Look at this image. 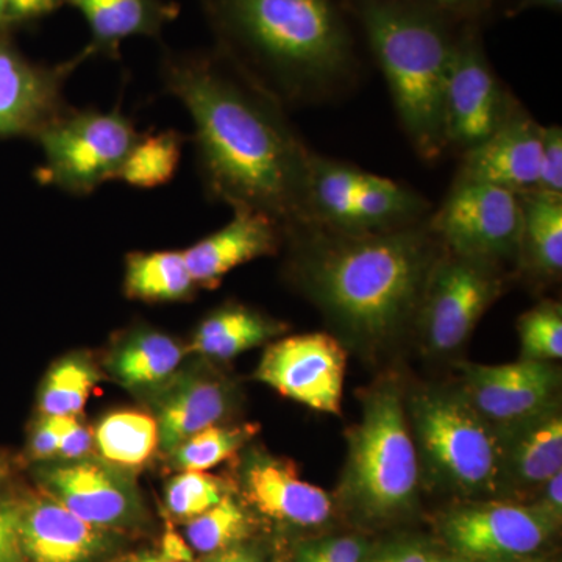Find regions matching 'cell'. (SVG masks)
Returning <instances> with one entry per match:
<instances>
[{
	"mask_svg": "<svg viewBox=\"0 0 562 562\" xmlns=\"http://www.w3.org/2000/svg\"><path fill=\"white\" fill-rule=\"evenodd\" d=\"M101 382V371L87 353H70L50 366L38 392V414L79 417L92 390Z\"/></svg>",
	"mask_w": 562,
	"mask_h": 562,
	"instance_id": "cell-30",
	"label": "cell"
},
{
	"mask_svg": "<svg viewBox=\"0 0 562 562\" xmlns=\"http://www.w3.org/2000/svg\"><path fill=\"white\" fill-rule=\"evenodd\" d=\"M0 562H25L20 538V491L0 497Z\"/></svg>",
	"mask_w": 562,
	"mask_h": 562,
	"instance_id": "cell-38",
	"label": "cell"
},
{
	"mask_svg": "<svg viewBox=\"0 0 562 562\" xmlns=\"http://www.w3.org/2000/svg\"><path fill=\"white\" fill-rule=\"evenodd\" d=\"M251 527L249 512L231 492L209 512L184 524V539L194 553L205 557L246 542Z\"/></svg>",
	"mask_w": 562,
	"mask_h": 562,
	"instance_id": "cell-32",
	"label": "cell"
},
{
	"mask_svg": "<svg viewBox=\"0 0 562 562\" xmlns=\"http://www.w3.org/2000/svg\"><path fill=\"white\" fill-rule=\"evenodd\" d=\"M369 553L368 543L358 536H333L302 543L294 562H366Z\"/></svg>",
	"mask_w": 562,
	"mask_h": 562,
	"instance_id": "cell-36",
	"label": "cell"
},
{
	"mask_svg": "<svg viewBox=\"0 0 562 562\" xmlns=\"http://www.w3.org/2000/svg\"><path fill=\"white\" fill-rule=\"evenodd\" d=\"M231 492L225 480L209 472H179L166 484L165 506L172 519L187 524Z\"/></svg>",
	"mask_w": 562,
	"mask_h": 562,
	"instance_id": "cell-34",
	"label": "cell"
},
{
	"mask_svg": "<svg viewBox=\"0 0 562 562\" xmlns=\"http://www.w3.org/2000/svg\"><path fill=\"white\" fill-rule=\"evenodd\" d=\"M255 435L254 424L211 425L179 443L168 454L169 462L177 472H206L235 457Z\"/></svg>",
	"mask_w": 562,
	"mask_h": 562,
	"instance_id": "cell-33",
	"label": "cell"
},
{
	"mask_svg": "<svg viewBox=\"0 0 562 562\" xmlns=\"http://www.w3.org/2000/svg\"><path fill=\"white\" fill-rule=\"evenodd\" d=\"M428 562H471L468 560H464V558L457 557V554H432L430 557V560Z\"/></svg>",
	"mask_w": 562,
	"mask_h": 562,
	"instance_id": "cell-50",
	"label": "cell"
},
{
	"mask_svg": "<svg viewBox=\"0 0 562 562\" xmlns=\"http://www.w3.org/2000/svg\"><path fill=\"white\" fill-rule=\"evenodd\" d=\"M188 347L168 333L135 327L111 347L105 368L125 390L151 392L183 366Z\"/></svg>",
	"mask_w": 562,
	"mask_h": 562,
	"instance_id": "cell-23",
	"label": "cell"
},
{
	"mask_svg": "<svg viewBox=\"0 0 562 562\" xmlns=\"http://www.w3.org/2000/svg\"><path fill=\"white\" fill-rule=\"evenodd\" d=\"M91 454H94V435L91 428L79 417H65L57 460H81Z\"/></svg>",
	"mask_w": 562,
	"mask_h": 562,
	"instance_id": "cell-40",
	"label": "cell"
},
{
	"mask_svg": "<svg viewBox=\"0 0 562 562\" xmlns=\"http://www.w3.org/2000/svg\"><path fill=\"white\" fill-rule=\"evenodd\" d=\"M25 562H111L125 536L85 522L40 490L20 491Z\"/></svg>",
	"mask_w": 562,
	"mask_h": 562,
	"instance_id": "cell-15",
	"label": "cell"
},
{
	"mask_svg": "<svg viewBox=\"0 0 562 562\" xmlns=\"http://www.w3.org/2000/svg\"><path fill=\"white\" fill-rule=\"evenodd\" d=\"M503 286L495 262L443 251L432 269L417 317L428 347L438 353L460 349L483 314L501 297Z\"/></svg>",
	"mask_w": 562,
	"mask_h": 562,
	"instance_id": "cell-11",
	"label": "cell"
},
{
	"mask_svg": "<svg viewBox=\"0 0 562 562\" xmlns=\"http://www.w3.org/2000/svg\"><path fill=\"white\" fill-rule=\"evenodd\" d=\"M446 250L490 262L519 255L522 202L519 192L457 177L441 209L428 221Z\"/></svg>",
	"mask_w": 562,
	"mask_h": 562,
	"instance_id": "cell-8",
	"label": "cell"
},
{
	"mask_svg": "<svg viewBox=\"0 0 562 562\" xmlns=\"http://www.w3.org/2000/svg\"><path fill=\"white\" fill-rule=\"evenodd\" d=\"M516 101L495 76L482 41L465 31L454 44L443 90V131L447 149L461 154L490 138L501 127Z\"/></svg>",
	"mask_w": 562,
	"mask_h": 562,
	"instance_id": "cell-12",
	"label": "cell"
},
{
	"mask_svg": "<svg viewBox=\"0 0 562 562\" xmlns=\"http://www.w3.org/2000/svg\"><path fill=\"white\" fill-rule=\"evenodd\" d=\"M83 14L91 32L90 55L116 58L122 41L147 36L157 38L169 22L176 20L179 7L165 0H65Z\"/></svg>",
	"mask_w": 562,
	"mask_h": 562,
	"instance_id": "cell-22",
	"label": "cell"
},
{
	"mask_svg": "<svg viewBox=\"0 0 562 562\" xmlns=\"http://www.w3.org/2000/svg\"><path fill=\"white\" fill-rule=\"evenodd\" d=\"M543 127L516 103L490 138L462 154L457 177L514 192L535 190L541 166Z\"/></svg>",
	"mask_w": 562,
	"mask_h": 562,
	"instance_id": "cell-18",
	"label": "cell"
},
{
	"mask_svg": "<svg viewBox=\"0 0 562 562\" xmlns=\"http://www.w3.org/2000/svg\"><path fill=\"white\" fill-rule=\"evenodd\" d=\"M88 57L61 65L29 60L0 32V139L36 135L70 106L66 102V80Z\"/></svg>",
	"mask_w": 562,
	"mask_h": 562,
	"instance_id": "cell-14",
	"label": "cell"
},
{
	"mask_svg": "<svg viewBox=\"0 0 562 562\" xmlns=\"http://www.w3.org/2000/svg\"><path fill=\"white\" fill-rule=\"evenodd\" d=\"M360 16L406 138L422 160L438 161L447 150L443 90L457 44L447 18L413 0H362Z\"/></svg>",
	"mask_w": 562,
	"mask_h": 562,
	"instance_id": "cell-4",
	"label": "cell"
},
{
	"mask_svg": "<svg viewBox=\"0 0 562 562\" xmlns=\"http://www.w3.org/2000/svg\"><path fill=\"white\" fill-rule=\"evenodd\" d=\"M339 497L368 522L405 514L419 490L420 465L397 384L382 383L364 398L361 420L349 435Z\"/></svg>",
	"mask_w": 562,
	"mask_h": 562,
	"instance_id": "cell-5",
	"label": "cell"
},
{
	"mask_svg": "<svg viewBox=\"0 0 562 562\" xmlns=\"http://www.w3.org/2000/svg\"><path fill=\"white\" fill-rule=\"evenodd\" d=\"M522 232L519 258L525 268L543 279L561 276L562 198L538 191L519 192Z\"/></svg>",
	"mask_w": 562,
	"mask_h": 562,
	"instance_id": "cell-27",
	"label": "cell"
},
{
	"mask_svg": "<svg viewBox=\"0 0 562 562\" xmlns=\"http://www.w3.org/2000/svg\"><path fill=\"white\" fill-rule=\"evenodd\" d=\"M138 138L135 125L120 110H66L36 135L44 158L36 179L66 194L87 198L116 180Z\"/></svg>",
	"mask_w": 562,
	"mask_h": 562,
	"instance_id": "cell-7",
	"label": "cell"
},
{
	"mask_svg": "<svg viewBox=\"0 0 562 562\" xmlns=\"http://www.w3.org/2000/svg\"><path fill=\"white\" fill-rule=\"evenodd\" d=\"M65 0H7L9 24H24L40 20L60 9Z\"/></svg>",
	"mask_w": 562,
	"mask_h": 562,
	"instance_id": "cell-42",
	"label": "cell"
},
{
	"mask_svg": "<svg viewBox=\"0 0 562 562\" xmlns=\"http://www.w3.org/2000/svg\"><path fill=\"white\" fill-rule=\"evenodd\" d=\"M562 198V128L543 127L541 166L535 190Z\"/></svg>",
	"mask_w": 562,
	"mask_h": 562,
	"instance_id": "cell-37",
	"label": "cell"
},
{
	"mask_svg": "<svg viewBox=\"0 0 562 562\" xmlns=\"http://www.w3.org/2000/svg\"><path fill=\"white\" fill-rule=\"evenodd\" d=\"M160 553L177 562H195L194 550L183 536L176 531H166L160 542Z\"/></svg>",
	"mask_w": 562,
	"mask_h": 562,
	"instance_id": "cell-46",
	"label": "cell"
},
{
	"mask_svg": "<svg viewBox=\"0 0 562 562\" xmlns=\"http://www.w3.org/2000/svg\"><path fill=\"white\" fill-rule=\"evenodd\" d=\"M149 394L151 416L157 420L160 450L165 454L203 428L221 424L233 402L228 384L203 369H180Z\"/></svg>",
	"mask_w": 562,
	"mask_h": 562,
	"instance_id": "cell-19",
	"label": "cell"
},
{
	"mask_svg": "<svg viewBox=\"0 0 562 562\" xmlns=\"http://www.w3.org/2000/svg\"><path fill=\"white\" fill-rule=\"evenodd\" d=\"M283 231L276 221L255 211H233L220 231L183 250L198 288L213 290L233 269L279 250Z\"/></svg>",
	"mask_w": 562,
	"mask_h": 562,
	"instance_id": "cell-20",
	"label": "cell"
},
{
	"mask_svg": "<svg viewBox=\"0 0 562 562\" xmlns=\"http://www.w3.org/2000/svg\"><path fill=\"white\" fill-rule=\"evenodd\" d=\"M9 14H7V0H0V32L9 27Z\"/></svg>",
	"mask_w": 562,
	"mask_h": 562,
	"instance_id": "cell-51",
	"label": "cell"
},
{
	"mask_svg": "<svg viewBox=\"0 0 562 562\" xmlns=\"http://www.w3.org/2000/svg\"><path fill=\"white\" fill-rule=\"evenodd\" d=\"M302 291L353 341L380 346L419 317L446 247L428 222L387 232H344L316 221L283 233Z\"/></svg>",
	"mask_w": 562,
	"mask_h": 562,
	"instance_id": "cell-2",
	"label": "cell"
},
{
	"mask_svg": "<svg viewBox=\"0 0 562 562\" xmlns=\"http://www.w3.org/2000/svg\"><path fill=\"white\" fill-rule=\"evenodd\" d=\"M111 562H177L172 560H168V558L162 557L160 552H140L135 554H127V557H122L120 560L114 558Z\"/></svg>",
	"mask_w": 562,
	"mask_h": 562,
	"instance_id": "cell-48",
	"label": "cell"
},
{
	"mask_svg": "<svg viewBox=\"0 0 562 562\" xmlns=\"http://www.w3.org/2000/svg\"><path fill=\"white\" fill-rule=\"evenodd\" d=\"M428 213L430 203L419 192L368 172L353 201L351 232L397 231L420 224Z\"/></svg>",
	"mask_w": 562,
	"mask_h": 562,
	"instance_id": "cell-26",
	"label": "cell"
},
{
	"mask_svg": "<svg viewBox=\"0 0 562 562\" xmlns=\"http://www.w3.org/2000/svg\"><path fill=\"white\" fill-rule=\"evenodd\" d=\"M183 146L184 136L177 131L139 135L116 180L138 190L165 187L176 177Z\"/></svg>",
	"mask_w": 562,
	"mask_h": 562,
	"instance_id": "cell-31",
	"label": "cell"
},
{
	"mask_svg": "<svg viewBox=\"0 0 562 562\" xmlns=\"http://www.w3.org/2000/svg\"><path fill=\"white\" fill-rule=\"evenodd\" d=\"M195 562H265V558H262L257 547L243 542L238 543V546L220 550V552L205 554V557H202L201 560H195Z\"/></svg>",
	"mask_w": 562,
	"mask_h": 562,
	"instance_id": "cell-45",
	"label": "cell"
},
{
	"mask_svg": "<svg viewBox=\"0 0 562 562\" xmlns=\"http://www.w3.org/2000/svg\"><path fill=\"white\" fill-rule=\"evenodd\" d=\"M63 420L65 417L46 416L38 414L29 431L27 446H25V458L35 462L55 460L60 446Z\"/></svg>",
	"mask_w": 562,
	"mask_h": 562,
	"instance_id": "cell-39",
	"label": "cell"
},
{
	"mask_svg": "<svg viewBox=\"0 0 562 562\" xmlns=\"http://www.w3.org/2000/svg\"><path fill=\"white\" fill-rule=\"evenodd\" d=\"M495 430L501 443V490H539L562 472L560 405Z\"/></svg>",
	"mask_w": 562,
	"mask_h": 562,
	"instance_id": "cell-21",
	"label": "cell"
},
{
	"mask_svg": "<svg viewBox=\"0 0 562 562\" xmlns=\"http://www.w3.org/2000/svg\"><path fill=\"white\" fill-rule=\"evenodd\" d=\"M562 0H520L517 11L530 9H546L560 11Z\"/></svg>",
	"mask_w": 562,
	"mask_h": 562,
	"instance_id": "cell-49",
	"label": "cell"
},
{
	"mask_svg": "<svg viewBox=\"0 0 562 562\" xmlns=\"http://www.w3.org/2000/svg\"><path fill=\"white\" fill-rule=\"evenodd\" d=\"M558 527L560 522L536 503H468L439 520V532L450 552L471 562L530 561Z\"/></svg>",
	"mask_w": 562,
	"mask_h": 562,
	"instance_id": "cell-10",
	"label": "cell"
},
{
	"mask_svg": "<svg viewBox=\"0 0 562 562\" xmlns=\"http://www.w3.org/2000/svg\"><path fill=\"white\" fill-rule=\"evenodd\" d=\"M347 351L328 333H303L268 346L255 379L314 412L341 414Z\"/></svg>",
	"mask_w": 562,
	"mask_h": 562,
	"instance_id": "cell-13",
	"label": "cell"
},
{
	"mask_svg": "<svg viewBox=\"0 0 562 562\" xmlns=\"http://www.w3.org/2000/svg\"><path fill=\"white\" fill-rule=\"evenodd\" d=\"M461 391L492 427L528 419L558 405L560 371L552 362L520 360L501 366H462Z\"/></svg>",
	"mask_w": 562,
	"mask_h": 562,
	"instance_id": "cell-16",
	"label": "cell"
},
{
	"mask_svg": "<svg viewBox=\"0 0 562 562\" xmlns=\"http://www.w3.org/2000/svg\"><path fill=\"white\" fill-rule=\"evenodd\" d=\"M239 480L246 502L276 522L313 528L331 517L330 495L302 480L294 462L284 458L254 450L243 460Z\"/></svg>",
	"mask_w": 562,
	"mask_h": 562,
	"instance_id": "cell-17",
	"label": "cell"
},
{
	"mask_svg": "<svg viewBox=\"0 0 562 562\" xmlns=\"http://www.w3.org/2000/svg\"><path fill=\"white\" fill-rule=\"evenodd\" d=\"M92 435L95 457L122 471H138L160 450L157 420L136 409L106 414Z\"/></svg>",
	"mask_w": 562,
	"mask_h": 562,
	"instance_id": "cell-28",
	"label": "cell"
},
{
	"mask_svg": "<svg viewBox=\"0 0 562 562\" xmlns=\"http://www.w3.org/2000/svg\"><path fill=\"white\" fill-rule=\"evenodd\" d=\"M413 2L430 7L446 18L473 21L486 13L492 0H413Z\"/></svg>",
	"mask_w": 562,
	"mask_h": 562,
	"instance_id": "cell-41",
	"label": "cell"
},
{
	"mask_svg": "<svg viewBox=\"0 0 562 562\" xmlns=\"http://www.w3.org/2000/svg\"><path fill=\"white\" fill-rule=\"evenodd\" d=\"M431 553L419 542H397L369 553L366 562H428Z\"/></svg>",
	"mask_w": 562,
	"mask_h": 562,
	"instance_id": "cell-43",
	"label": "cell"
},
{
	"mask_svg": "<svg viewBox=\"0 0 562 562\" xmlns=\"http://www.w3.org/2000/svg\"><path fill=\"white\" fill-rule=\"evenodd\" d=\"M409 416L417 457L436 483L469 497L501 491L497 430L461 390L417 391L409 402Z\"/></svg>",
	"mask_w": 562,
	"mask_h": 562,
	"instance_id": "cell-6",
	"label": "cell"
},
{
	"mask_svg": "<svg viewBox=\"0 0 562 562\" xmlns=\"http://www.w3.org/2000/svg\"><path fill=\"white\" fill-rule=\"evenodd\" d=\"M288 325L241 303H227L203 317L188 351L206 360L227 361L279 338Z\"/></svg>",
	"mask_w": 562,
	"mask_h": 562,
	"instance_id": "cell-24",
	"label": "cell"
},
{
	"mask_svg": "<svg viewBox=\"0 0 562 562\" xmlns=\"http://www.w3.org/2000/svg\"><path fill=\"white\" fill-rule=\"evenodd\" d=\"M124 292L132 301H191L199 290L183 250L132 251L125 258Z\"/></svg>",
	"mask_w": 562,
	"mask_h": 562,
	"instance_id": "cell-25",
	"label": "cell"
},
{
	"mask_svg": "<svg viewBox=\"0 0 562 562\" xmlns=\"http://www.w3.org/2000/svg\"><path fill=\"white\" fill-rule=\"evenodd\" d=\"M203 3L221 57L281 109L328 101L353 85V40L335 0Z\"/></svg>",
	"mask_w": 562,
	"mask_h": 562,
	"instance_id": "cell-3",
	"label": "cell"
},
{
	"mask_svg": "<svg viewBox=\"0 0 562 562\" xmlns=\"http://www.w3.org/2000/svg\"><path fill=\"white\" fill-rule=\"evenodd\" d=\"M162 87L190 114L195 165L210 201L266 214L281 231L312 221L314 151L284 109L220 54H169Z\"/></svg>",
	"mask_w": 562,
	"mask_h": 562,
	"instance_id": "cell-1",
	"label": "cell"
},
{
	"mask_svg": "<svg viewBox=\"0 0 562 562\" xmlns=\"http://www.w3.org/2000/svg\"><path fill=\"white\" fill-rule=\"evenodd\" d=\"M14 476H16V461L5 450H0V497L13 490Z\"/></svg>",
	"mask_w": 562,
	"mask_h": 562,
	"instance_id": "cell-47",
	"label": "cell"
},
{
	"mask_svg": "<svg viewBox=\"0 0 562 562\" xmlns=\"http://www.w3.org/2000/svg\"><path fill=\"white\" fill-rule=\"evenodd\" d=\"M539 501L536 505L549 513L553 519L561 524L562 517V472H558L552 479L539 487Z\"/></svg>",
	"mask_w": 562,
	"mask_h": 562,
	"instance_id": "cell-44",
	"label": "cell"
},
{
	"mask_svg": "<svg viewBox=\"0 0 562 562\" xmlns=\"http://www.w3.org/2000/svg\"><path fill=\"white\" fill-rule=\"evenodd\" d=\"M36 490L43 491L85 522L127 536L149 522L146 503L132 472L101 458L49 460L32 465Z\"/></svg>",
	"mask_w": 562,
	"mask_h": 562,
	"instance_id": "cell-9",
	"label": "cell"
},
{
	"mask_svg": "<svg viewBox=\"0 0 562 562\" xmlns=\"http://www.w3.org/2000/svg\"><path fill=\"white\" fill-rule=\"evenodd\" d=\"M522 360L552 362L562 358L561 303L542 302L517 324Z\"/></svg>",
	"mask_w": 562,
	"mask_h": 562,
	"instance_id": "cell-35",
	"label": "cell"
},
{
	"mask_svg": "<svg viewBox=\"0 0 562 562\" xmlns=\"http://www.w3.org/2000/svg\"><path fill=\"white\" fill-rule=\"evenodd\" d=\"M366 171L349 162L313 154L310 168V210L312 221L351 232L353 201Z\"/></svg>",
	"mask_w": 562,
	"mask_h": 562,
	"instance_id": "cell-29",
	"label": "cell"
}]
</instances>
